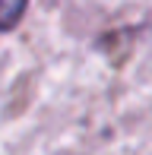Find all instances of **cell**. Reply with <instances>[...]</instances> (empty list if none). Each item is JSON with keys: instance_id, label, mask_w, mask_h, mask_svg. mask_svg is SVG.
<instances>
[{"instance_id": "cell-1", "label": "cell", "mask_w": 152, "mask_h": 155, "mask_svg": "<svg viewBox=\"0 0 152 155\" xmlns=\"http://www.w3.org/2000/svg\"><path fill=\"white\" fill-rule=\"evenodd\" d=\"M25 3H29V0H0V32L13 29V25L22 19Z\"/></svg>"}]
</instances>
